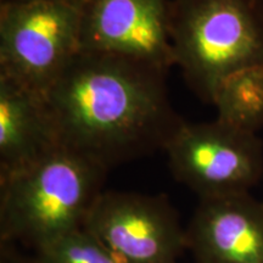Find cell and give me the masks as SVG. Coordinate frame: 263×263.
Returning <instances> with one entry per match:
<instances>
[{"label":"cell","instance_id":"6da1fadb","mask_svg":"<svg viewBox=\"0 0 263 263\" xmlns=\"http://www.w3.org/2000/svg\"><path fill=\"white\" fill-rule=\"evenodd\" d=\"M167 73L134 59L80 51L44 95L60 146L107 171L164 150L185 123L170 100Z\"/></svg>","mask_w":263,"mask_h":263},{"label":"cell","instance_id":"7a4b0ae2","mask_svg":"<svg viewBox=\"0 0 263 263\" xmlns=\"http://www.w3.org/2000/svg\"><path fill=\"white\" fill-rule=\"evenodd\" d=\"M108 171L58 147L0 178V238L33 250L83 228Z\"/></svg>","mask_w":263,"mask_h":263},{"label":"cell","instance_id":"3957f363","mask_svg":"<svg viewBox=\"0 0 263 263\" xmlns=\"http://www.w3.org/2000/svg\"><path fill=\"white\" fill-rule=\"evenodd\" d=\"M170 38L174 66L212 105L227 76L263 66V0H171Z\"/></svg>","mask_w":263,"mask_h":263},{"label":"cell","instance_id":"277c9868","mask_svg":"<svg viewBox=\"0 0 263 263\" xmlns=\"http://www.w3.org/2000/svg\"><path fill=\"white\" fill-rule=\"evenodd\" d=\"M80 0L0 4V77L44 97L81 51Z\"/></svg>","mask_w":263,"mask_h":263},{"label":"cell","instance_id":"5b68a950","mask_svg":"<svg viewBox=\"0 0 263 263\" xmlns=\"http://www.w3.org/2000/svg\"><path fill=\"white\" fill-rule=\"evenodd\" d=\"M171 173L200 200L250 193L263 176V144L216 118L185 122L164 147Z\"/></svg>","mask_w":263,"mask_h":263},{"label":"cell","instance_id":"8992f818","mask_svg":"<svg viewBox=\"0 0 263 263\" xmlns=\"http://www.w3.org/2000/svg\"><path fill=\"white\" fill-rule=\"evenodd\" d=\"M83 228L122 263H178L186 227L166 195L104 190Z\"/></svg>","mask_w":263,"mask_h":263},{"label":"cell","instance_id":"52a82bcc","mask_svg":"<svg viewBox=\"0 0 263 263\" xmlns=\"http://www.w3.org/2000/svg\"><path fill=\"white\" fill-rule=\"evenodd\" d=\"M81 51L103 52L170 71L168 0H80Z\"/></svg>","mask_w":263,"mask_h":263},{"label":"cell","instance_id":"ba28073f","mask_svg":"<svg viewBox=\"0 0 263 263\" xmlns=\"http://www.w3.org/2000/svg\"><path fill=\"white\" fill-rule=\"evenodd\" d=\"M186 236L196 263H263V201L250 193L200 200Z\"/></svg>","mask_w":263,"mask_h":263},{"label":"cell","instance_id":"9c48e42d","mask_svg":"<svg viewBox=\"0 0 263 263\" xmlns=\"http://www.w3.org/2000/svg\"><path fill=\"white\" fill-rule=\"evenodd\" d=\"M60 147L43 95L0 77V178Z\"/></svg>","mask_w":263,"mask_h":263},{"label":"cell","instance_id":"30bf717a","mask_svg":"<svg viewBox=\"0 0 263 263\" xmlns=\"http://www.w3.org/2000/svg\"><path fill=\"white\" fill-rule=\"evenodd\" d=\"M212 105L222 123L257 134L263 128V66H250L222 80Z\"/></svg>","mask_w":263,"mask_h":263},{"label":"cell","instance_id":"8fae6325","mask_svg":"<svg viewBox=\"0 0 263 263\" xmlns=\"http://www.w3.org/2000/svg\"><path fill=\"white\" fill-rule=\"evenodd\" d=\"M34 263H122L84 228L34 250Z\"/></svg>","mask_w":263,"mask_h":263},{"label":"cell","instance_id":"7c38bea8","mask_svg":"<svg viewBox=\"0 0 263 263\" xmlns=\"http://www.w3.org/2000/svg\"><path fill=\"white\" fill-rule=\"evenodd\" d=\"M2 263H34L32 261H28V259L25 258H20V257H15V256H8L5 255V258L3 257Z\"/></svg>","mask_w":263,"mask_h":263},{"label":"cell","instance_id":"4fadbf2b","mask_svg":"<svg viewBox=\"0 0 263 263\" xmlns=\"http://www.w3.org/2000/svg\"><path fill=\"white\" fill-rule=\"evenodd\" d=\"M2 2H10V3H32V2H43V0H2Z\"/></svg>","mask_w":263,"mask_h":263}]
</instances>
